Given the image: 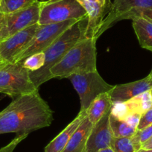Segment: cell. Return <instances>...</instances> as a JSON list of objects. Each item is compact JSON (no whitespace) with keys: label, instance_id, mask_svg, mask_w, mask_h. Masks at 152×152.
<instances>
[{"label":"cell","instance_id":"cell-17","mask_svg":"<svg viewBox=\"0 0 152 152\" xmlns=\"http://www.w3.org/2000/svg\"><path fill=\"white\" fill-rule=\"evenodd\" d=\"M132 21L141 47L152 52V21L143 17H136Z\"/></svg>","mask_w":152,"mask_h":152},{"label":"cell","instance_id":"cell-7","mask_svg":"<svg viewBox=\"0 0 152 152\" xmlns=\"http://www.w3.org/2000/svg\"><path fill=\"white\" fill-rule=\"evenodd\" d=\"M78 21L79 20H70L59 23L40 25L32 40L15 63H21L30 55L44 52L58 37Z\"/></svg>","mask_w":152,"mask_h":152},{"label":"cell","instance_id":"cell-2","mask_svg":"<svg viewBox=\"0 0 152 152\" xmlns=\"http://www.w3.org/2000/svg\"><path fill=\"white\" fill-rule=\"evenodd\" d=\"M88 17L81 19L66 30L61 36L44 51L45 64L41 69L34 72H29L31 81L37 89L41 84L52 79L50 69L58 64L73 46L85 37L86 28Z\"/></svg>","mask_w":152,"mask_h":152},{"label":"cell","instance_id":"cell-8","mask_svg":"<svg viewBox=\"0 0 152 152\" xmlns=\"http://www.w3.org/2000/svg\"><path fill=\"white\" fill-rule=\"evenodd\" d=\"M40 3V1L37 0L27 8L11 14H4L3 23L0 29V42L29 26L38 23Z\"/></svg>","mask_w":152,"mask_h":152},{"label":"cell","instance_id":"cell-29","mask_svg":"<svg viewBox=\"0 0 152 152\" xmlns=\"http://www.w3.org/2000/svg\"><path fill=\"white\" fill-rule=\"evenodd\" d=\"M140 149H145V150L152 149V137L148 141H146L144 144H142Z\"/></svg>","mask_w":152,"mask_h":152},{"label":"cell","instance_id":"cell-34","mask_svg":"<svg viewBox=\"0 0 152 152\" xmlns=\"http://www.w3.org/2000/svg\"><path fill=\"white\" fill-rule=\"evenodd\" d=\"M151 95H152V89H151Z\"/></svg>","mask_w":152,"mask_h":152},{"label":"cell","instance_id":"cell-21","mask_svg":"<svg viewBox=\"0 0 152 152\" xmlns=\"http://www.w3.org/2000/svg\"><path fill=\"white\" fill-rule=\"evenodd\" d=\"M45 53L44 52H38L28 57L26 59L19 64H22L23 67L28 70L29 72H34L40 69L45 64Z\"/></svg>","mask_w":152,"mask_h":152},{"label":"cell","instance_id":"cell-22","mask_svg":"<svg viewBox=\"0 0 152 152\" xmlns=\"http://www.w3.org/2000/svg\"><path fill=\"white\" fill-rule=\"evenodd\" d=\"M110 148L114 152H137L129 137H113Z\"/></svg>","mask_w":152,"mask_h":152},{"label":"cell","instance_id":"cell-24","mask_svg":"<svg viewBox=\"0 0 152 152\" xmlns=\"http://www.w3.org/2000/svg\"><path fill=\"white\" fill-rule=\"evenodd\" d=\"M136 17H143L152 21V8H146V9L132 10L122 15L119 18V21L123 20H132Z\"/></svg>","mask_w":152,"mask_h":152},{"label":"cell","instance_id":"cell-23","mask_svg":"<svg viewBox=\"0 0 152 152\" xmlns=\"http://www.w3.org/2000/svg\"><path fill=\"white\" fill-rule=\"evenodd\" d=\"M152 137V125L146 127L142 130H137L135 134L131 137V140L134 144L136 151H138L142 144Z\"/></svg>","mask_w":152,"mask_h":152},{"label":"cell","instance_id":"cell-3","mask_svg":"<svg viewBox=\"0 0 152 152\" xmlns=\"http://www.w3.org/2000/svg\"><path fill=\"white\" fill-rule=\"evenodd\" d=\"M96 40L84 38L50 69L52 78H68L76 73L96 71Z\"/></svg>","mask_w":152,"mask_h":152},{"label":"cell","instance_id":"cell-31","mask_svg":"<svg viewBox=\"0 0 152 152\" xmlns=\"http://www.w3.org/2000/svg\"><path fill=\"white\" fill-rule=\"evenodd\" d=\"M137 152H152V149H148V150H145V149H140V150Z\"/></svg>","mask_w":152,"mask_h":152},{"label":"cell","instance_id":"cell-16","mask_svg":"<svg viewBox=\"0 0 152 152\" xmlns=\"http://www.w3.org/2000/svg\"><path fill=\"white\" fill-rule=\"evenodd\" d=\"M113 102L109 93H102L99 95L89 106L87 112V116L90 122L95 125L99 122L105 114L111 110Z\"/></svg>","mask_w":152,"mask_h":152},{"label":"cell","instance_id":"cell-35","mask_svg":"<svg viewBox=\"0 0 152 152\" xmlns=\"http://www.w3.org/2000/svg\"><path fill=\"white\" fill-rule=\"evenodd\" d=\"M2 0H0V4H1V2H2Z\"/></svg>","mask_w":152,"mask_h":152},{"label":"cell","instance_id":"cell-20","mask_svg":"<svg viewBox=\"0 0 152 152\" xmlns=\"http://www.w3.org/2000/svg\"><path fill=\"white\" fill-rule=\"evenodd\" d=\"M37 0H2L0 4V12L8 14L30 6Z\"/></svg>","mask_w":152,"mask_h":152},{"label":"cell","instance_id":"cell-11","mask_svg":"<svg viewBox=\"0 0 152 152\" xmlns=\"http://www.w3.org/2000/svg\"><path fill=\"white\" fill-rule=\"evenodd\" d=\"M152 8V0H114L99 33V37L126 13L137 9Z\"/></svg>","mask_w":152,"mask_h":152},{"label":"cell","instance_id":"cell-12","mask_svg":"<svg viewBox=\"0 0 152 152\" xmlns=\"http://www.w3.org/2000/svg\"><path fill=\"white\" fill-rule=\"evenodd\" d=\"M110 110L93 125L84 152H98L102 149L110 147L113 137L109 122Z\"/></svg>","mask_w":152,"mask_h":152},{"label":"cell","instance_id":"cell-28","mask_svg":"<svg viewBox=\"0 0 152 152\" xmlns=\"http://www.w3.org/2000/svg\"><path fill=\"white\" fill-rule=\"evenodd\" d=\"M141 115L142 114L137 113H131L125 118L124 121L126 122L130 126L137 129V126L139 125V122H140Z\"/></svg>","mask_w":152,"mask_h":152},{"label":"cell","instance_id":"cell-15","mask_svg":"<svg viewBox=\"0 0 152 152\" xmlns=\"http://www.w3.org/2000/svg\"><path fill=\"white\" fill-rule=\"evenodd\" d=\"M93 124L85 116L74 131L63 152H84Z\"/></svg>","mask_w":152,"mask_h":152},{"label":"cell","instance_id":"cell-18","mask_svg":"<svg viewBox=\"0 0 152 152\" xmlns=\"http://www.w3.org/2000/svg\"><path fill=\"white\" fill-rule=\"evenodd\" d=\"M125 102L130 113H137L142 114L152 107V95L151 90L145 92Z\"/></svg>","mask_w":152,"mask_h":152},{"label":"cell","instance_id":"cell-30","mask_svg":"<svg viewBox=\"0 0 152 152\" xmlns=\"http://www.w3.org/2000/svg\"><path fill=\"white\" fill-rule=\"evenodd\" d=\"M98 152H114V151L110 147H109V148H106L102 149V150L99 151Z\"/></svg>","mask_w":152,"mask_h":152},{"label":"cell","instance_id":"cell-27","mask_svg":"<svg viewBox=\"0 0 152 152\" xmlns=\"http://www.w3.org/2000/svg\"><path fill=\"white\" fill-rule=\"evenodd\" d=\"M28 134H19V135H17L9 144L0 149V152H14V149L17 147V145L20 142L23 141L24 139H26L28 137Z\"/></svg>","mask_w":152,"mask_h":152},{"label":"cell","instance_id":"cell-13","mask_svg":"<svg viewBox=\"0 0 152 152\" xmlns=\"http://www.w3.org/2000/svg\"><path fill=\"white\" fill-rule=\"evenodd\" d=\"M152 89V80L147 76L143 79L114 86L109 95L113 103L125 102Z\"/></svg>","mask_w":152,"mask_h":152},{"label":"cell","instance_id":"cell-33","mask_svg":"<svg viewBox=\"0 0 152 152\" xmlns=\"http://www.w3.org/2000/svg\"><path fill=\"white\" fill-rule=\"evenodd\" d=\"M2 23H3V21H2V22H1V23H0V29H1V28H2Z\"/></svg>","mask_w":152,"mask_h":152},{"label":"cell","instance_id":"cell-25","mask_svg":"<svg viewBox=\"0 0 152 152\" xmlns=\"http://www.w3.org/2000/svg\"><path fill=\"white\" fill-rule=\"evenodd\" d=\"M110 113L112 115L119 119L124 120L125 118L130 113L126 102H117L113 103Z\"/></svg>","mask_w":152,"mask_h":152},{"label":"cell","instance_id":"cell-10","mask_svg":"<svg viewBox=\"0 0 152 152\" xmlns=\"http://www.w3.org/2000/svg\"><path fill=\"white\" fill-rule=\"evenodd\" d=\"M87 14L88 22L85 37L97 40L99 33L105 17L110 10V0H76Z\"/></svg>","mask_w":152,"mask_h":152},{"label":"cell","instance_id":"cell-6","mask_svg":"<svg viewBox=\"0 0 152 152\" xmlns=\"http://www.w3.org/2000/svg\"><path fill=\"white\" fill-rule=\"evenodd\" d=\"M81 101V110L85 112L90 104L102 93H110L114 86L107 84L98 71L76 73L68 78Z\"/></svg>","mask_w":152,"mask_h":152},{"label":"cell","instance_id":"cell-19","mask_svg":"<svg viewBox=\"0 0 152 152\" xmlns=\"http://www.w3.org/2000/svg\"><path fill=\"white\" fill-rule=\"evenodd\" d=\"M110 126L114 137H131L135 134L137 129L130 126L126 122L119 119L112 115L110 113L109 117Z\"/></svg>","mask_w":152,"mask_h":152},{"label":"cell","instance_id":"cell-4","mask_svg":"<svg viewBox=\"0 0 152 152\" xmlns=\"http://www.w3.org/2000/svg\"><path fill=\"white\" fill-rule=\"evenodd\" d=\"M29 71L19 63H0V93L12 99L37 91Z\"/></svg>","mask_w":152,"mask_h":152},{"label":"cell","instance_id":"cell-9","mask_svg":"<svg viewBox=\"0 0 152 152\" xmlns=\"http://www.w3.org/2000/svg\"><path fill=\"white\" fill-rule=\"evenodd\" d=\"M39 26L36 23L0 42V63H15L32 40Z\"/></svg>","mask_w":152,"mask_h":152},{"label":"cell","instance_id":"cell-32","mask_svg":"<svg viewBox=\"0 0 152 152\" xmlns=\"http://www.w3.org/2000/svg\"><path fill=\"white\" fill-rule=\"evenodd\" d=\"M149 77V78H151V79L152 80V69H151V72H150V74L148 75Z\"/></svg>","mask_w":152,"mask_h":152},{"label":"cell","instance_id":"cell-26","mask_svg":"<svg viewBox=\"0 0 152 152\" xmlns=\"http://www.w3.org/2000/svg\"><path fill=\"white\" fill-rule=\"evenodd\" d=\"M151 125H152V107L142 114L137 130H142Z\"/></svg>","mask_w":152,"mask_h":152},{"label":"cell","instance_id":"cell-14","mask_svg":"<svg viewBox=\"0 0 152 152\" xmlns=\"http://www.w3.org/2000/svg\"><path fill=\"white\" fill-rule=\"evenodd\" d=\"M87 116V112H80L78 115L70 122L55 139L52 140L45 148V152H63L69 141L74 131H75L84 118Z\"/></svg>","mask_w":152,"mask_h":152},{"label":"cell","instance_id":"cell-5","mask_svg":"<svg viewBox=\"0 0 152 152\" xmlns=\"http://www.w3.org/2000/svg\"><path fill=\"white\" fill-rule=\"evenodd\" d=\"M87 14L76 0H47L40 3L39 25L59 23L70 20H80Z\"/></svg>","mask_w":152,"mask_h":152},{"label":"cell","instance_id":"cell-1","mask_svg":"<svg viewBox=\"0 0 152 152\" xmlns=\"http://www.w3.org/2000/svg\"><path fill=\"white\" fill-rule=\"evenodd\" d=\"M52 121L53 112L37 90L14 98L0 112V134H29L49 127Z\"/></svg>","mask_w":152,"mask_h":152}]
</instances>
